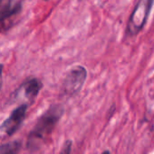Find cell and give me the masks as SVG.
I'll return each instance as SVG.
<instances>
[{
    "label": "cell",
    "mask_w": 154,
    "mask_h": 154,
    "mask_svg": "<svg viewBox=\"0 0 154 154\" xmlns=\"http://www.w3.org/2000/svg\"><path fill=\"white\" fill-rule=\"evenodd\" d=\"M87 78V70L83 66H75L68 71L64 83L63 91L67 96L78 93L84 86Z\"/></svg>",
    "instance_id": "4"
},
{
    "label": "cell",
    "mask_w": 154,
    "mask_h": 154,
    "mask_svg": "<svg viewBox=\"0 0 154 154\" xmlns=\"http://www.w3.org/2000/svg\"><path fill=\"white\" fill-rule=\"evenodd\" d=\"M3 69H4V65L0 63V90L3 86Z\"/></svg>",
    "instance_id": "9"
},
{
    "label": "cell",
    "mask_w": 154,
    "mask_h": 154,
    "mask_svg": "<svg viewBox=\"0 0 154 154\" xmlns=\"http://www.w3.org/2000/svg\"><path fill=\"white\" fill-rule=\"evenodd\" d=\"M28 108V104H22L15 108L10 116L0 125V131L4 132L7 136L14 135L21 127Z\"/></svg>",
    "instance_id": "5"
},
{
    "label": "cell",
    "mask_w": 154,
    "mask_h": 154,
    "mask_svg": "<svg viewBox=\"0 0 154 154\" xmlns=\"http://www.w3.org/2000/svg\"><path fill=\"white\" fill-rule=\"evenodd\" d=\"M63 113V107L61 106L54 105L39 117L35 125L28 135L27 148L29 150L37 149L40 144L50 136L60 118L62 117Z\"/></svg>",
    "instance_id": "1"
},
{
    "label": "cell",
    "mask_w": 154,
    "mask_h": 154,
    "mask_svg": "<svg viewBox=\"0 0 154 154\" xmlns=\"http://www.w3.org/2000/svg\"><path fill=\"white\" fill-rule=\"evenodd\" d=\"M22 148V142L15 140L0 145V154H18Z\"/></svg>",
    "instance_id": "7"
},
{
    "label": "cell",
    "mask_w": 154,
    "mask_h": 154,
    "mask_svg": "<svg viewBox=\"0 0 154 154\" xmlns=\"http://www.w3.org/2000/svg\"><path fill=\"white\" fill-rule=\"evenodd\" d=\"M72 146H73V143L72 141H66L61 150V152L60 154H70L71 153V151H72Z\"/></svg>",
    "instance_id": "8"
},
{
    "label": "cell",
    "mask_w": 154,
    "mask_h": 154,
    "mask_svg": "<svg viewBox=\"0 0 154 154\" xmlns=\"http://www.w3.org/2000/svg\"><path fill=\"white\" fill-rule=\"evenodd\" d=\"M102 154H111V152H110L109 151H104V152H103Z\"/></svg>",
    "instance_id": "10"
},
{
    "label": "cell",
    "mask_w": 154,
    "mask_h": 154,
    "mask_svg": "<svg viewBox=\"0 0 154 154\" xmlns=\"http://www.w3.org/2000/svg\"><path fill=\"white\" fill-rule=\"evenodd\" d=\"M22 7L23 2L20 0H0V32L7 31L13 26Z\"/></svg>",
    "instance_id": "3"
},
{
    "label": "cell",
    "mask_w": 154,
    "mask_h": 154,
    "mask_svg": "<svg viewBox=\"0 0 154 154\" xmlns=\"http://www.w3.org/2000/svg\"><path fill=\"white\" fill-rule=\"evenodd\" d=\"M42 88V81L36 78H32L25 80L17 89V92H19V94L22 93L24 95V97L27 100V102L29 104H32L38 96Z\"/></svg>",
    "instance_id": "6"
},
{
    "label": "cell",
    "mask_w": 154,
    "mask_h": 154,
    "mask_svg": "<svg viewBox=\"0 0 154 154\" xmlns=\"http://www.w3.org/2000/svg\"><path fill=\"white\" fill-rule=\"evenodd\" d=\"M152 1L151 0H143L136 5L127 26V32L131 35L137 34L143 29L152 9Z\"/></svg>",
    "instance_id": "2"
}]
</instances>
